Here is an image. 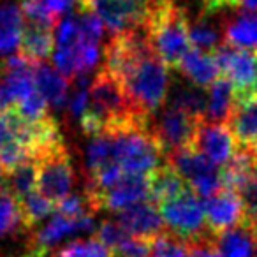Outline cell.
<instances>
[{"label": "cell", "mask_w": 257, "mask_h": 257, "mask_svg": "<svg viewBox=\"0 0 257 257\" xmlns=\"http://www.w3.org/2000/svg\"><path fill=\"white\" fill-rule=\"evenodd\" d=\"M204 220L211 236L217 238L220 232L243 222V203L236 190L220 189L213 196L203 199Z\"/></svg>", "instance_id": "cell-10"}, {"label": "cell", "mask_w": 257, "mask_h": 257, "mask_svg": "<svg viewBox=\"0 0 257 257\" xmlns=\"http://www.w3.org/2000/svg\"><path fill=\"white\" fill-rule=\"evenodd\" d=\"M50 257H114L113 252L104 243H100L95 236L90 239H76L50 253Z\"/></svg>", "instance_id": "cell-28"}, {"label": "cell", "mask_w": 257, "mask_h": 257, "mask_svg": "<svg viewBox=\"0 0 257 257\" xmlns=\"http://www.w3.org/2000/svg\"><path fill=\"white\" fill-rule=\"evenodd\" d=\"M37 162V192L57 204L71 194L74 187V166L65 141L36 155Z\"/></svg>", "instance_id": "cell-6"}, {"label": "cell", "mask_w": 257, "mask_h": 257, "mask_svg": "<svg viewBox=\"0 0 257 257\" xmlns=\"http://www.w3.org/2000/svg\"><path fill=\"white\" fill-rule=\"evenodd\" d=\"M189 39H190V46L213 53L222 44V34L211 23L204 22V20H197V22L190 23Z\"/></svg>", "instance_id": "cell-31"}, {"label": "cell", "mask_w": 257, "mask_h": 257, "mask_svg": "<svg viewBox=\"0 0 257 257\" xmlns=\"http://www.w3.org/2000/svg\"><path fill=\"white\" fill-rule=\"evenodd\" d=\"M34 83L36 88L48 104L53 107H64L69 97V81L65 76H62L53 65L46 62H36L34 64Z\"/></svg>", "instance_id": "cell-17"}, {"label": "cell", "mask_w": 257, "mask_h": 257, "mask_svg": "<svg viewBox=\"0 0 257 257\" xmlns=\"http://www.w3.org/2000/svg\"><path fill=\"white\" fill-rule=\"evenodd\" d=\"M107 134L113 147V159L125 173L148 175L164 159L150 125H128Z\"/></svg>", "instance_id": "cell-3"}, {"label": "cell", "mask_w": 257, "mask_h": 257, "mask_svg": "<svg viewBox=\"0 0 257 257\" xmlns=\"http://www.w3.org/2000/svg\"><path fill=\"white\" fill-rule=\"evenodd\" d=\"M20 4L13 0H0V55H9L20 46L25 27Z\"/></svg>", "instance_id": "cell-19"}, {"label": "cell", "mask_w": 257, "mask_h": 257, "mask_svg": "<svg viewBox=\"0 0 257 257\" xmlns=\"http://www.w3.org/2000/svg\"><path fill=\"white\" fill-rule=\"evenodd\" d=\"M245 11H252L257 13V0H239V4Z\"/></svg>", "instance_id": "cell-38"}, {"label": "cell", "mask_w": 257, "mask_h": 257, "mask_svg": "<svg viewBox=\"0 0 257 257\" xmlns=\"http://www.w3.org/2000/svg\"><path fill=\"white\" fill-rule=\"evenodd\" d=\"M93 236H95L100 243H104L111 252H114L131 234L121 227V224L118 220H104V222H100L99 227L95 229V234Z\"/></svg>", "instance_id": "cell-34"}, {"label": "cell", "mask_w": 257, "mask_h": 257, "mask_svg": "<svg viewBox=\"0 0 257 257\" xmlns=\"http://www.w3.org/2000/svg\"><path fill=\"white\" fill-rule=\"evenodd\" d=\"M227 127L238 148L257 155V95L232 102Z\"/></svg>", "instance_id": "cell-14"}, {"label": "cell", "mask_w": 257, "mask_h": 257, "mask_svg": "<svg viewBox=\"0 0 257 257\" xmlns=\"http://www.w3.org/2000/svg\"><path fill=\"white\" fill-rule=\"evenodd\" d=\"M176 71H180L192 85L199 88H208L220 76V69L211 51H204L190 46L182 57Z\"/></svg>", "instance_id": "cell-15"}, {"label": "cell", "mask_w": 257, "mask_h": 257, "mask_svg": "<svg viewBox=\"0 0 257 257\" xmlns=\"http://www.w3.org/2000/svg\"><path fill=\"white\" fill-rule=\"evenodd\" d=\"M55 29L41 23L29 22L23 27L20 39V53L32 62H44L53 55L55 50Z\"/></svg>", "instance_id": "cell-18"}, {"label": "cell", "mask_w": 257, "mask_h": 257, "mask_svg": "<svg viewBox=\"0 0 257 257\" xmlns=\"http://www.w3.org/2000/svg\"><path fill=\"white\" fill-rule=\"evenodd\" d=\"M0 190H4V171L0 169Z\"/></svg>", "instance_id": "cell-39"}, {"label": "cell", "mask_w": 257, "mask_h": 257, "mask_svg": "<svg viewBox=\"0 0 257 257\" xmlns=\"http://www.w3.org/2000/svg\"><path fill=\"white\" fill-rule=\"evenodd\" d=\"M187 257H222L217 246V238L206 236V238L187 243Z\"/></svg>", "instance_id": "cell-36"}, {"label": "cell", "mask_w": 257, "mask_h": 257, "mask_svg": "<svg viewBox=\"0 0 257 257\" xmlns=\"http://www.w3.org/2000/svg\"><path fill=\"white\" fill-rule=\"evenodd\" d=\"M104 69L131 102L154 116L169 93V67L159 58L145 29L114 34L104 48Z\"/></svg>", "instance_id": "cell-1"}, {"label": "cell", "mask_w": 257, "mask_h": 257, "mask_svg": "<svg viewBox=\"0 0 257 257\" xmlns=\"http://www.w3.org/2000/svg\"><path fill=\"white\" fill-rule=\"evenodd\" d=\"M189 27L190 20L185 9L180 8L175 0L155 9L145 25L152 48L169 69L176 71L182 57L190 48Z\"/></svg>", "instance_id": "cell-2"}, {"label": "cell", "mask_w": 257, "mask_h": 257, "mask_svg": "<svg viewBox=\"0 0 257 257\" xmlns=\"http://www.w3.org/2000/svg\"><path fill=\"white\" fill-rule=\"evenodd\" d=\"M157 206L166 227L185 243L211 236L204 220L203 199L190 187Z\"/></svg>", "instance_id": "cell-5"}, {"label": "cell", "mask_w": 257, "mask_h": 257, "mask_svg": "<svg viewBox=\"0 0 257 257\" xmlns=\"http://www.w3.org/2000/svg\"><path fill=\"white\" fill-rule=\"evenodd\" d=\"M217 246L222 257H255L253 229L245 222H239L217 236Z\"/></svg>", "instance_id": "cell-21"}, {"label": "cell", "mask_w": 257, "mask_h": 257, "mask_svg": "<svg viewBox=\"0 0 257 257\" xmlns=\"http://www.w3.org/2000/svg\"><path fill=\"white\" fill-rule=\"evenodd\" d=\"M90 140L92 141L86 147V169H88V175H93L104 166L114 162V159L113 147H111V140L107 134H97Z\"/></svg>", "instance_id": "cell-27"}, {"label": "cell", "mask_w": 257, "mask_h": 257, "mask_svg": "<svg viewBox=\"0 0 257 257\" xmlns=\"http://www.w3.org/2000/svg\"><path fill=\"white\" fill-rule=\"evenodd\" d=\"M171 104L180 109L187 111L190 114L203 118L204 120V111H206V95H204L203 88L196 85H185V86H176L175 93L171 95Z\"/></svg>", "instance_id": "cell-26"}, {"label": "cell", "mask_w": 257, "mask_h": 257, "mask_svg": "<svg viewBox=\"0 0 257 257\" xmlns=\"http://www.w3.org/2000/svg\"><path fill=\"white\" fill-rule=\"evenodd\" d=\"M194 148L199 150L217 168H220L234 155L238 145H236L227 123H213V121L203 120L197 128Z\"/></svg>", "instance_id": "cell-11"}, {"label": "cell", "mask_w": 257, "mask_h": 257, "mask_svg": "<svg viewBox=\"0 0 257 257\" xmlns=\"http://www.w3.org/2000/svg\"><path fill=\"white\" fill-rule=\"evenodd\" d=\"M220 76L232 86V99L243 100L257 95V48H241L222 43L213 51Z\"/></svg>", "instance_id": "cell-7"}, {"label": "cell", "mask_w": 257, "mask_h": 257, "mask_svg": "<svg viewBox=\"0 0 257 257\" xmlns=\"http://www.w3.org/2000/svg\"><path fill=\"white\" fill-rule=\"evenodd\" d=\"M22 217H20V204L8 190H0V238L20 231Z\"/></svg>", "instance_id": "cell-32"}, {"label": "cell", "mask_w": 257, "mask_h": 257, "mask_svg": "<svg viewBox=\"0 0 257 257\" xmlns=\"http://www.w3.org/2000/svg\"><path fill=\"white\" fill-rule=\"evenodd\" d=\"M148 178V197L155 204H161L175 196L182 194L189 189V182L169 164L168 161L161 162L157 168H154L147 175Z\"/></svg>", "instance_id": "cell-16"}, {"label": "cell", "mask_w": 257, "mask_h": 257, "mask_svg": "<svg viewBox=\"0 0 257 257\" xmlns=\"http://www.w3.org/2000/svg\"><path fill=\"white\" fill-rule=\"evenodd\" d=\"M201 4H203L204 15H213L222 9L236 8L239 4V0H201Z\"/></svg>", "instance_id": "cell-37"}, {"label": "cell", "mask_w": 257, "mask_h": 257, "mask_svg": "<svg viewBox=\"0 0 257 257\" xmlns=\"http://www.w3.org/2000/svg\"><path fill=\"white\" fill-rule=\"evenodd\" d=\"M95 220H93V213H86L81 217H67L58 211L46 222L44 225H37L32 232H30V245L41 246L44 250H51V246L57 245L67 236H72L76 232H85L92 231Z\"/></svg>", "instance_id": "cell-12"}, {"label": "cell", "mask_w": 257, "mask_h": 257, "mask_svg": "<svg viewBox=\"0 0 257 257\" xmlns=\"http://www.w3.org/2000/svg\"><path fill=\"white\" fill-rule=\"evenodd\" d=\"M148 257H187V243L169 229L150 239Z\"/></svg>", "instance_id": "cell-30"}, {"label": "cell", "mask_w": 257, "mask_h": 257, "mask_svg": "<svg viewBox=\"0 0 257 257\" xmlns=\"http://www.w3.org/2000/svg\"><path fill=\"white\" fill-rule=\"evenodd\" d=\"M116 220L128 234L143 239H152L168 229L157 204L150 199L140 201V203L123 208L116 213Z\"/></svg>", "instance_id": "cell-13"}, {"label": "cell", "mask_w": 257, "mask_h": 257, "mask_svg": "<svg viewBox=\"0 0 257 257\" xmlns=\"http://www.w3.org/2000/svg\"><path fill=\"white\" fill-rule=\"evenodd\" d=\"M238 194L243 203V222L257 229V157Z\"/></svg>", "instance_id": "cell-29"}, {"label": "cell", "mask_w": 257, "mask_h": 257, "mask_svg": "<svg viewBox=\"0 0 257 257\" xmlns=\"http://www.w3.org/2000/svg\"><path fill=\"white\" fill-rule=\"evenodd\" d=\"M201 121L203 118L187 113L173 104L162 109L157 121L152 123V131L161 145L164 159L178 148L194 147V140Z\"/></svg>", "instance_id": "cell-8"}, {"label": "cell", "mask_w": 257, "mask_h": 257, "mask_svg": "<svg viewBox=\"0 0 257 257\" xmlns=\"http://www.w3.org/2000/svg\"><path fill=\"white\" fill-rule=\"evenodd\" d=\"M20 204V217H22V227L25 232H32L44 218H48L55 211V203L43 196V194L32 190L25 197L18 201Z\"/></svg>", "instance_id": "cell-24"}, {"label": "cell", "mask_w": 257, "mask_h": 257, "mask_svg": "<svg viewBox=\"0 0 257 257\" xmlns=\"http://www.w3.org/2000/svg\"><path fill=\"white\" fill-rule=\"evenodd\" d=\"M86 199H88L93 213L102 210L118 213L131 204L150 199L148 197V178L147 175H140V173H125L109 189L97 196L86 197Z\"/></svg>", "instance_id": "cell-9"}, {"label": "cell", "mask_w": 257, "mask_h": 257, "mask_svg": "<svg viewBox=\"0 0 257 257\" xmlns=\"http://www.w3.org/2000/svg\"><path fill=\"white\" fill-rule=\"evenodd\" d=\"M78 25H79V34H81L83 41L99 43L100 37H102V32H104V25L95 13L88 11V9L79 8Z\"/></svg>", "instance_id": "cell-35"}, {"label": "cell", "mask_w": 257, "mask_h": 257, "mask_svg": "<svg viewBox=\"0 0 257 257\" xmlns=\"http://www.w3.org/2000/svg\"><path fill=\"white\" fill-rule=\"evenodd\" d=\"M37 189V162L36 159L15 166L11 171L4 173V190H8L16 201L25 197Z\"/></svg>", "instance_id": "cell-23"}, {"label": "cell", "mask_w": 257, "mask_h": 257, "mask_svg": "<svg viewBox=\"0 0 257 257\" xmlns=\"http://www.w3.org/2000/svg\"><path fill=\"white\" fill-rule=\"evenodd\" d=\"M15 107L20 114H23L29 120H41V118L50 114V104L37 92V88L27 97H23L22 100H18Z\"/></svg>", "instance_id": "cell-33"}, {"label": "cell", "mask_w": 257, "mask_h": 257, "mask_svg": "<svg viewBox=\"0 0 257 257\" xmlns=\"http://www.w3.org/2000/svg\"><path fill=\"white\" fill-rule=\"evenodd\" d=\"M232 86L227 78L218 76L210 86L206 95V111H204V121L213 123H227V118L232 109Z\"/></svg>", "instance_id": "cell-22"}, {"label": "cell", "mask_w": 257, "mask_h": 257, "mask_svg": "<svg viewBox=\"0 0 257 257\" xmlns=\"http://www.w3.org/2000/svg\"><path fill=\"white\" fill-rule=\"evenodd\" d=\"M224 43L241 48H257V13L245 11L227 23L224 29Z\"/></svg>", "instance_id": "cell-25"}, {"label": "cell", "mask_w": 257, "mask_h": 257, "mask_svg": "<svg viewBox=\"0 0 257 257\" xmlns=\"http://www.w3.org/2000/svg\"><path fill=\"white\" fill-rule=\"evenodd\" d=\"M171 0H78L81 9L95 13L111 34L145 29L155 9Z\"/></svg>", "instance_id": "cell-4"}, {"label": "cell", "mask_w": 257, "mask_h": 257, "mask_svg": "<svg viewBox=\"0 0 257 257\" xmlns=\"http://www.w3.org/2000/svg\"><path fill=\"white\" fill-rule=\"evenodd\" d=\"M72 0H20V9L29 22L55 27L71 11Z\"/></svg>", "instance_id": "cell-20"}, {"label": "cell", "mask_w": 257, "mask_h": 257, "mask_svg": "<svg viewBox=\"0 0 257 257\" xmlns=\"http://www.w3.org/2000/svg\"><path fill=\"white\" fill-rule=\"evenodd\" d=\"M253 238H255V257H257V229H253Z\"/></svg>", "instance_id": "cell-40"}]
</instances>
